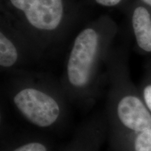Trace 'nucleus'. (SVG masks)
I'll use <instances>...</instances> for the list:
<instances>
[{
    "mask_svg": "<svg viewBox=\"0 0 151 151\" xmlns=\"http://www.w3.org/2000/svg\"><path fill=\"white\" fill-rule=\"evenodd\" d=\"M83 5L87 7H99L103 9H115L121 7L128 0H81Z\"/></svg>",
    "mask_w": 151,
    "mask_h": 151,
    "instance_id": "obj_6",
    "label": "nucleus"
},
{
    "mask_svg": "<svg viewBox=\"0 0 151 151\" xmlns=\"http://www.w3.org/2000/svg\"><path fill=\"white\" fill-rule=\"evenodd\" d=\"M135 151H151V128L136 133Z\"/></svg>",
    "mask_w": 151,
    "mask_h": 151,
    "instance_id": "obj_7",
    "label": "nucleus"
},
{
    "mask_svg": "<svg viewBox=\"0 0 151 151\" xmlns=\"http://www.w3.org/2000/svg\"><path fill=\"white\" fill-rule=\"evenodd\" d=\"M116 22L101 14L84 26L71 43L60 83L67 99L92 104L105 83L108 57L118 34Z\"/></svg>",
    "mask_w": 151,
    "mask_h": 151,
    "instance_id": "obj_1",
    "label": "nucleus"
},
{
    "mask_svg": "<svg viewBox=\"0 0 151 151\" xmlns=\"http://www.w3.org/2000/svg\"><path fill=\"white\" fill-rule=\"evenodd\" d=\"M86 9L81 0H1L0 11L25 36L36 59L58 46Z\"/></svg>",
    "mask_w": 151,
    "mask_h": 151,
    "instance_id": "obj_2",
    "label": "nucleus"
},
{
    "mask_svg": "<svg viewBox=\"0 0 151 151\" xmlns=\"http://www.w3.org/2000/svg\"><path fill=\"white\" fill-rule=\"evenodd\" d=\"M141 87L142 99L151 113V65L146 68Z\"/></svg>",
    "mask_w": 151,
    "mask_h": 151,
    "instance_id": "obj_8",
    "label": "nucleus"
},
{
    "mask_svg": "<svg viewBox=\"0 0 151 151\" xmlns=\"http://www.w3.org/2000/svg\"><path fill=\"white\" fill-rule=\"evenodd\" d=\"M31 60H37L31 45L23 34L3 14H0V68L12 73Z\"/></svg>",
    "mask_w": 151,
    "mask_h": 151,
    "instance_id": "obj_4",
    "label": "nucleus"
},
{
    "mask_svg": "<svg viewBox=\"0 0 151 151\" xmlns=\"http://www.w3.org/2000/svg\"><path fill=\"white\" fill-rule=\"evenodd\" d=\"M11 151H49L47 146L39 141H29L20 145Z\"/></svg>",
    "mask_w": 151,
    "mask_h": 151,
    "instance_id": "obj_9",
    "label": "nucleus"
},
{
    "mask_svg": "<svg viewBox=\"0 0 151 151\" xmlns=\"http://www.w3.org/2000/svg\"><path fill=\"white\" fill-rule=\"evenodd\" d=\"M124 7L138 50L151 53V7L139 0L127 2Z\"/></svg>",
    "mask_w": 151,
    "mask_h": 151,
    "instance_id": "obj_5",
    "label": "nucleus"
},
{
    "mask_svg": "<svg viewBox=\"0 0 151 151\" xmlns=\"http://www.w3.org/2000/svg\"><path fill=\"white\" fill-rule=\"evenodd\" d=\"M8 92L16 110L30 124L51 128L65 118L67 98L60 82L41 73H10Z\"/></svg>",
    "mask_w": 151,
    "mask_h": 151,
    "instance_id": "obj_3",
    "label": "nucleus"
},
{
    "mask_svg": "<svg viewBox=\"0 0 151 151\" xmlns=\"http://www.w3.org/2000/svg\"><path fill=\"white\" fill-rule=\"evenodd\" d=\"M141 2L151 7V0H139Z\"/></svg>",
    "mask_w": 151,
    "mask_h": 151,
    "instance_id": "obj_10",
    "label": "nucleus"
},
{
    "mask_svg": "<svg viewBox=\"0 0 151 151\" xmlns=\"http://www.w3.org/2000/svg\"><path fill=\"white\" fill-rule=\"evenodd\" d=\"M70 151H84V150H82L81 148H75V149H73V150H71Z\"/></svg>",
    "mask_w": 151,
    "mask_h": 151,
    "instance_id": "obj_11",
    "label": "nucleus"
}]
</instances>
